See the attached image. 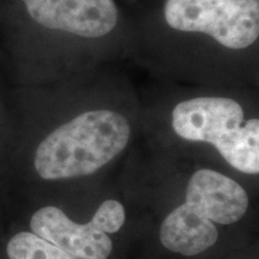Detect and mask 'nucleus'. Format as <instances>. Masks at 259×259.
I'll list each match as a JSON object with an SVG mask.
<instances>
[{
	"label": "nucleus",
	"mask_w": 259,
	"mask_h": 259,
	"mask_svg": "<svg viewBox=\"0 0 259 259\" xmlns=\"http://www.w3.org/2000/svg\"><path fill=\"white\" fill-rule=\"evenodd\" d=\"M31 232L46 239L76 259H108L113 242L95 219L77 223L57 206L37 210L30 220Z\"/></svg>",
	"instance_id": "423d86ee"
},
{
	"label": "nucleus",
	"mask_w": 259,
	"mask_h": 259,
	"mask_svg": "<svg viewBox=\"0 0 259 259\" xmlns=\"http://www.w3.org/2000/svg\"><path fill=\"white\" fill-rule=\"evenodd\" d=\"M171 127L185 141L213 145L241 173H259V120H245L242 106L231 97L184 100L171 112Z\"/></svg>",
	"instance_id": "7ed1b4c3"
},
{
	"label": "nucleus",
	"mask_w": 259,
	"mask_h": 259,
	"mask_svg": "<svg viewBox=\"0 0 259 259\" xmlns=\"http://www.w3.org/2000/svg\"><path fill=\"white\" fill-rule=\"evenodd\" d=\"M93 219L96 220L101 229L107 234L119 232L126 220L125 209L120 202L115 199H107L97 208Z\"/></svg>",
	"instance_id": "6e6552de"
},
{
	"label": "nucleus",
	"mask_w": 259,
	"mask_h": 259,
	"mask_svg": "<svg viewBox=\"0 0 259 259\" xmlns=\"http://www.w3.org/2000/svg\"><path fill=\"white\" fill-rule=\"evenodd\" d=\"M247 209V192L235 180L206 168L194 171L187 184L185 202L162 222L161 244L186 257L203 253L218 241L216 225L236 223Z\"/></svg>",
	"instance_id": "f03ea898"
},
{
	"label": "nucleus",
	"mask_w": 259,
	"mask_h": 259,
	"mask_svg": "<svg viewBox=\"0 0 259 259\" xmlns=\"http://www.w3.org/2000/svg\"><path fill=\"white\" fill-rule=\"evenodd\" d=\"M131 125L121 113L90 109L50 132L37 145L34 167L45 180L87 177L125 150Z\"/></svg>",
	"instance_id": "f257e3e1"
},
{
	"label": "nucleus",
	"mask_w": 259,
	"mask_h": 259,
	"mask_svg": "<svg viewBox=\"0 0 259 259\" xmlns=\"http://www.w3.org/2000/svg\"><path fill=\"white\" fill-rule=\"evenodd\" d=\"M171 29L208 35L228 50H245L259 37V0H166Z\"/></svg>",
	"instance_id": "20e7f679"
},
{
	"label": "nucleus",
	"mask_w": 259,
	"mask_h": 259,
	"mask_svg": "<svg viewBox=\"0 0 259 259\" xmlns=\"http://www.w3.org/2000/svg\"><path fill=\"white\" fill-rule=\"evenodd\" d=\"M31 22L52 31L100 38L114 30L119 9L114 0H18Z\"/></svg>",
	"instance_id": "39448f33"
},
{
	"label": "nucleus",
	"mask_w": 259,
	"mask_h": 259,
	"mask_svg": "<svg viewBox=\"0 0 259 259\" xmlns=\"http://www.w3.org/2000/svg\"><path fill=\"white\" fill-rule=\"evenodd\" d=\"M6 252L10 259H76L32 232H22L12 236Z\"/></svg>",
	"instance_id": "0eeeda50"
}]
</instances>
